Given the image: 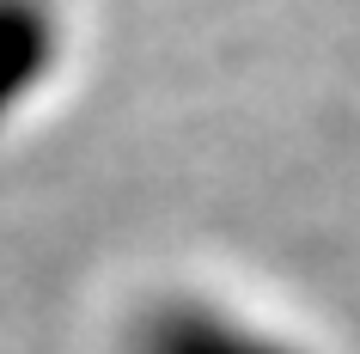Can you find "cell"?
<instances>
[{"label":"cell","mask_w":360,"mask_h":354,"mask_svg":"<svg viewBox=\"0 0 360 354\" xmlns=\"http://www.w3.org/2000/svg\"><path fill=\"white\" fill-rule=\"evenodd\" d=\"M61 56V25L49 0H0V122L37 92Z\"/></svg>","instance_id":"7a4b0ae2"},{"label":"cell","mask_w":360,"mask_h":354,"mask_svg":"<svg viewBox=\"0 0 360 354\" xmlns=\"http://www.w3.org/2000/svg\"><path fill=\"white\" fill-rule=\"evenodd\" d=\"M129 354H300V348L245 324V317L220 312V305L177 299V305H159V312L141 317Z\"/></svg>","instance_id":"6da1fadb"}]
</instances>
